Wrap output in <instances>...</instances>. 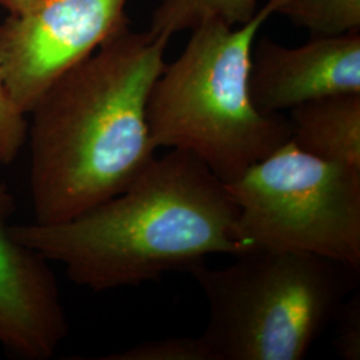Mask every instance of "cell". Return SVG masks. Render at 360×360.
I'll use <instances>...</instances> for the list:
<instances>
[{
	"label": "cell",
	"instance_id": "1",
	"mask_svg": "<svg viewBox=\"0 0 360 360\" xmlns=\"http://www.w3.org/2000/svg\"><path fill=\"white\" fill-rule=\"evenodd\" d=\"M169 39L122 28L27 114L35 223L77 218L124 191L154 160L146 108Z\"/></svg>",
	"mask_w": 360,
	"mask_h": 360
},
{
	"label": "cell",
	"instance_id": "2",
	"mask_svg": "<svg viewBox=\"0 0 360 360\" xmlns=\"http://www.w3.org/2000/svg\"><path fill=\"white\" fill-rule=\"evenodd\" d=\"M239 207L195 155L156 158L111 199L56 224L13 223L15 238L95 292L187 271L208 255L247 254L238 239Z\"/></svg>",
	"mask_w": 360,
	"mask_h": 360
},
{
	"label": "cell",
	"instance_id": "3",
	"mask_svg": "<svg viewBox=\"0 0 360 360\" xmlns=\"http://www.w3.org/2000/svg\"><path fill=\"white\" fill-rule=\"evenodd\" d=\"M285 0H267L240 26L210 18L155 80L146 108L156 148L188 151L224 184L291 139L288 119L262 114L250 71L259 30Z\"/></svg>",
	"mask_w": 360,
	"mask_h": 360
},
{
	"label": "cell",
	"instance_id": "4",
	"mask_svg": "<svg viewBox=\"0 0 360 360\" xmlns=\"http://www.w3.org/2000/svg\"><path fill=\"white\" fill-rule=\"evenodd\" d=\"M188 272L210 309L212 360H302L359 283L360 270L306 252L254 250Z\"/></svg>",
	"mask_w": 360,
	"mask_h": 360
},
{
	"label": "cell",
	"instance_id": "5",
	"mask_svg": "<svg viewBox=\"0 0 360 360\" xmlns=\"http://www.w3.org/2000/svg\"><path fill=\"white\" fill-rule=\"evenodd\" d=\"M226 188L239 207L236 232L247 252H306L360 270V171L290 139Z\"/></svg>",
	"mask_w": 360,
	"mask_h": 360
},
{
	"label": "cell",
	"instance_id": "6",
	"mask_svg": "<svg viewBox=\"0 0 360 360\" xmlns=\"http://www.w3.org/2000/svg\"><path fill=\"white\" fill-rule=\"evenodd\" d=\"M129 0H44L0 25V72L28 114L52 83L129 26Z\"/></svg>",
	"mask_w": 360,
	"mask_h": 360
},
{
	"label": "cell",
	"instance_id": "7",
	"mask_svg": "<svg viewBox=\"0 0 360 360\" xmlns=\"http://www.w3.org/2000/svg\"><path fill=\"white\" fill-rule=\"evenodd\" d=\"M16 202L0 183V347L20 360H49L68 335L56 278L47 260L13 233Z\"/></svg>",
	"mask_w": 360,
	"mask_h": 360
},
{
	"label": "cell",
	"instance_id": "8",
	"mask_svg": "<svg viewBox=\"0 0 360 360\" xmlns=\"http://www.w3.org/2000/svg\"><path fill=\"white\" fill-rule=\"evenodd\" d=\"M251 99L262 114H282L336 94H360V31L312 38L285 47L257 38L250 71Z\"/></svg>",
	"mask_w": 360,
	"mask_h": 360
},
{
	"label": "cell",
	"instance_id": "9",
	"mask_svg": "<svg viewBox=\"0 0 360 360\" xmlns=\"http://www.w3.org/2000/svg\"><path fill=\"white\" fill-rule=\"evenodd\" d=\"M291 141L307 154L360 171V94H336L288 111Z\"/></svg>",
	"mask_w": 360,
	"mask_h": 360
},
{
	"label": "cell",
	"instance_id": "10",
	"mask_svg": "<svg viewBox=\"0 0 360 360\" xmlns=\"http://www.w3.org/2000/svg\"><path fill=\"white\" fill-rule=\"evenodd\" d=\"M257 8V0H160L148 30L172 38L210 18H218L229 26H240Z\"/></svg>",
	"mask_w": 360,
	"mask_h": 360
},
{
	"label": "cell",
	"instance_id": "11",
	"mask_svg": "<svg viewBox=\"0 0 360 360\" xmlns=\"http://www.w3.org/2000/svg\"><path fill=\"white\" fill-rule=\"evenodd\" d=\"M312 38L360 31V0H285L278 13Z\"/></svg>",
	"mask_w": 360,
	"mask_h": 360
},
{
	"label": "cell",
	"instance_id": "12",
	"mask_svg": "<svg viewBox=\"0 0 360 360\" xmlns=\"http://www.w3.org/2000/svg\"><path fill=\"white\" fill-rule=\"evenodd\" d=\"M101 360H212L202 336L166 338L143 342L124 351L98 358Z\"/></svg>",
	"mask_w": 360,
	"mask_h": 360
},
{
	"label": "cell",
	"instance_id": "13",
	"mask_svg": "<svg viewBox=\"0 0 360 360\" xmlns=\"http://www.w3.org/2000/svg\"><path fill=\"white\" fill-rule=\"evenodd\" d=\"M28 117L13 101L0 72V167L8 166L26 146Z\"/></svg>",
	"mask_w": 360,
	"mask_h": 360
},
{
	"label": "cell",
	"instance_id": "14",
	"mask_svg": "<svg viewBox=\"0 0 360 360\" xmlns=\"http://www.w3.org/2000/svg\"><path fill=\"white\" fill-rule=\"evenodd\" d=\"M335 318L338 319L334 348L345 360L360 359V295L354 294L342 303Z\"/></svg>",
	"mask_w": 360,
	"mask_h": 360
},
{
	"label": "cell",
	"instance_id": "15",
	"mask_svg": "<svg viewBox=\"0 0 360 360\" xmlns=\"http://www.w3.org/2000/svg\"><path fill=\"white\" fill-rule=\"evenodd\" d=\"M44 0H0V6L4 7L11 15H23L35 7Z\"/></svg>",
	"mask_w": 360,
	"mask_h": 360
}]
</instances>
